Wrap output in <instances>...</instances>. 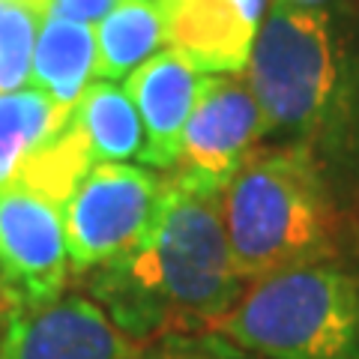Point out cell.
Listing matches in <instances>:
<instances>
[{"mask_svg":"<svg viewBox=\"0 0 359 359\" xmlns=\"http://www.w3.org/2000/svg\"><path fill=\"white\" fill-rule=\"evenodd\" d=\"M347 212L302 150L261 144L222 192V222L243 285L339 257Z\"/></svg>","mask_w":359,"mask_h":359,"instance_id":"3957f363","label":"cell"},{"mask_svg":"<svg viewBox=\"0 0 359 359\" xmlns=\"http://www.w3.org/2000/svg\"><path fill=\"white\" fill-rule=\"evenodd\" d=\"M39 18L18 4H6L0 21V93L25 90L30 81L33 45H36Z\"/></svg>","mask_w":359,"mask_h":359,"instance_id":"9a60e30c","label":"cell"},{"mask_svg":"<svg viewBox=\"0 0 359 359\" xmlns=\"http://www.w3.org/2000/svg\"><path fill=\"white\" fill-rule=\"evenodd\" d=\"M243 294L222 222V195L165 171V198L135 249L93 269L90 299L135 339L207 335Z\"/></svg>","mask_w":359,"mask_h":359,"instance_id":"7a4b0ae2","label":"cell"},{"mask_svg":"<svg viewBox=\"0 0 359 359\" xmlns=\"http://www.w3.org/2000/svg\"><path fill=\"white\" fill-rule=\"evenodd\" d=\"M201 78L204 72H198L177 48L156 51L126 78L123 90L129 93L144 126V168L171 171L177 165L186 123L198 102Z\"/></svg>","mask_w":359,"mask_h":359,"instance_id":"9c48e42d","label":"cell"},{"mask_svg":"<svg viewBox=\"0 0 359 359\" xmlns=\"http://www.w3.org/2000/svg\"><path fill=\"white\" fill-rule=\"evenodd\" d=\"M245 81L264 141L297 147L339 204L359 207V15L347 4L273 0L257 27Z\"/></svg>","mask_w":359,"mask_h":359,"instance_id":"6da1fadb","label":"cell"},{"mask_svg":"<svg viewBox=\"0 0 359 359\" xmlns=\"http://www.w3.org/2000/svg\"><path fill=\"white\" fill-rule=\"evenodd\" d=\"M261 141L264 114L245 75H204L180 159L168 174L183 186L222 195Z\"/></svg>","mask_w":359,"mask_h":359,"instance_id":"ba28073f","label":"cell"},{"mask_svg":"<svg viewBox=\"0 0 359 359\" xmlns=\"http://www.w3.org/2000/svg\"><path fill=\"white\" fill-rule=\"evenodd\" d=\"M96 75V30L84 21L48 15L39 21L30 84L54 105L72 111Z\"/></svg>","mask_w":359,"mask_h":359,"instance_id":"8fae6325","label":"cell"},{"mask_svg":"<svg viewBox=\"0 0 359 359\" xmlns=\"http://www.w3.org/2000/svg\"><path fill=\"white\" fill-rule=\"evenodd\" d=\"M0 359H231L210 335L135 339L96 299L69 294L39 309L9 311Z\"/></svg>","mask_w":359,"mask_h":359,"instance_id":"5b68a950","label":"cell"},{"mask_svg":"<svg viewBox=\"0 0 359 359\" xmlns=\"http://www.w3.org/2000/svg\"><path fill=\"white\" fill-rule=\"evenodd\" d=\"M66 278L63 204L15 177L0 189V309L48 306L63 297Z\"/></svg>","mask_w":359,"mask_h":359,"instance_id":"52a82bcc","label":"cell"},{"mask_svg":"<svg viewBox=\"0 0 359 359\" xmlns=\"http://www.w3.org/2000/svg\"><path fill=\"white\" fill-rule=\"evenodd\" d=\"M207 335L231 359H359V261L339 255L257 278Z\"/></svg>","mask_w":359,"mask_h":359,"instance_id":"277c9868","label":"cell"},{"mask_svg":"<svg viewBox=\"0 0 359 359\" xmlns=\"http://www.w3.org/2000/svg\"><path fill=\"white\" fill-rule=\"evenodd\" d=\"M168 42L162 0H117L96 27V75L102 81L129 78Z\"/></svg>","mask_w":359,"mask_h":359,"instance_id":"4fadbf2b","label":"cell"},{"mask_svg":"<svg viewBox=\"0 0 359 359\" xmlns=\"http://www.w3.org/2000/svg\"><path fill=\"white\" fill-rule=\"evenodd\" d=\"M168 42L204 75H243L257 27L231 0H180L165 6Z\"/></svg>","mask_w":359,"mask_h":359,"instance_id":"30bf717a","label":"cell"},{"mask_svg":"<svg viewBox=\"0 0 359 359\" xmlns=\"http://www.w3.org/2000/svg\"><path fill=\"white\" fill-rule=\"evenodd\" d=\"M72 111L54 105L36 87L0 93V189L25 171L45 144L66 129Z\"/></svg>","mask_w":359,"mask_h":359,"instance_id":"5bb4252c","label":"cell"},{"mask_svg":"<svg viewBox=\"0 0 359 359\" xmlns=\"http://www.w3.org/2000/svg\"><path fill=\"white\" fill-rule=\"evenodd\" d=\"M233 6L240 9V13L252 21L255 27H261V21H264V13H266V0H231Z\"/></svg>","mask_w":359,"mask_h":359,"instance_id":"2e32d148","label":"cell"},{"mask_svg":"<svg viewBox=\"0 0 359 359\" xmlns=\"http://www.w3.org/2000/svg\"><path fill=\"white\" fill-rule=\"evenodd\" d=\"M69 126L87 156L99 162H129L144 153V126L129 93L114 81H93L72 108Z\"/></svg>","mask_w":359,"mask_h":359,"instance_id":"7c38bea8","label":"cell"},{"mask_svg":"<svg viewBox=\"0 0 359 359\" xmlns=\"http://www.w3.org/2000/svg\"><path fill=\"white\" fill-rule=\"evenodd\" d=\"M165 198V177L153 168L99 162L78 180L63 204L69 266L93 273L135 249L153 228Z\"/></svg>","mask_w":359,"mask_h":359,"instance_id":"8992f818","label":"cell"}]
</instances>
